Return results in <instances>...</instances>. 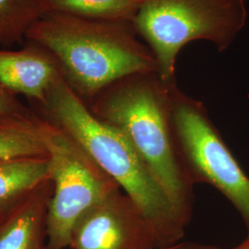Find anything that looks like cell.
Instances as JSON below:
<instances>
[{"instance_id": "4", "label": "cell", "mask_w": 249, "mask_h": 249, "mask_svg": "<svg viewBox=\"0 0 249 249\" xmlns=\"http://www.w3.org/2000/svg\"><path fill=\"white\" fill-rule=\"evenodd\" d=\"M246 18L244 0H142L132 24L153 53L160 80L174 84L176 61L183 46L205 40L223 51Z\"/></svg>"}, {"instance_id": "6", "label": "cell", "mask_w": 249, "mask_h": 249, "mask_svg": "<svg viewBox=\"0 0 249 249\" xmlns=\"http://www.w3.org/2000/svg\"><path fill=\"white\" fill-rule=\"evenodd\" d=\"M172 124L185 167L196 183H206L225 196L240 214L249 235V177L241 168L202 103L174 86Z\"/></svg>"}, {"instance_id": "2", "label": "cell", "mask_w": 249, "mask_h": 249, "mask_svg": "<svg viewBox=\"0 0 249 249\" xmlns=\"http://www.w3.org/2000/svg\"><path fill=\"white\" fill-rule=\"evenodd\" d=\"M36 114L70 135L129 196L151 225L157 248L179 243L187 226L151 170L123 134L94 116L62 76Z\"/></svg>"}, {"instance_id": "1", "label": "cell", "mask_w": 249, "mask_h": 249, "mask_svg": "<svg viewBox=\"0 0 249 249\" xmlns=\"http://www.w3.org/2000/svg\"><path fill=\"white\" fill-rule=\"evenodd\" d=\"M176 85L163 82L158 72L133 74L105 88L87 106L126 138L187 226L195 183L181 158L172 124L171 92Z\"/></svg>"}, {"instance_id": "10", "label": "cell", "mask_w": 249, "mask_h": 249, "mask_svg": "<svg viewBox=\"0 0 249 249\" xmlns=\"http://www.w3.org/2000/svg\"><path fill=\"white\" fill-rule=\"evenodd\" d=\"M50 178L48 156L0 161V219Z\"/></svg>"}, {"instance_id": "9", "label": "cell", "mask_w": 249, "mask_h": 249, "mask_svg": "<svg viewBox=\"0 0 249 249\" xmlns=\"http://www.w3.org/2000/svg\"><path fill=\"white\" fill-rule=\"evenodd\" d=\"M52 194L49 178L0 219V249H46V219Z\"/></svg>"}, {"instance_id": "15", "label": "cell", "mask_w": 249, "mask_h": 249, "mask_svg": "<svg viewBox=\"0 0 249 249\" xmlns=\"http://www.w3.org/2000/svg\"><path fill=\"white\" fill-rule=\"evenodd\" d=\"M155 249H221L212 245H205L199 244L195 242H179L178 244L163 247V248H157Z\"/></svg>"}, {"instance_id": "14", "label": "cell", "mask_w": 249, "mask_h": 249, "mask_svg": "<svg viewBox=\"0 0 249 249\" xmlns=\"http://www.w3.org/2000/svg\"><path fill=\"white\" fill-rule=\"evenodd\" d=\"M35 114L32 107L23 105L15 94L0 85V117L31 116Z\"/></svg>"}, {"instance_id": "7", "label": "cell", "mask_w": 249, "mask_h": 249, "mask_svg": "<svg viewBox=\"0 0 249 249\" xmlns=\"http://www.w3.org/2000/svg\"><path fill=\"white\" fill-rule=\"evenodd\" d=\"M70 249H155L157 244L151 225L137 205L118 189L77 220Z\"/></svg>"}, {"instance_id": "5", "label": "cell", "mask_w": 249, "mask_h": 249, "mask_svg": "<svg viewBox=\"0 0 249 249\" xmlns=\"http://www.w3.org/2000/svg\"><path fill=\"white\" fill-rule=\"evenodd\" d=\"M40 125L53 184L46 219V249H67L80 216L121 188L70 135L42 117Z\"/></svg>"}, {"instance_id": "12", "label": "cell", "mask_w": 249, "mask_h": 249, "mask_svg": "<svg viewBox=\"0 0 249 249\" xmlns=\"http://www.w3.org/2000/svg\"><path fill=\"white\" fill-rule=\"evenodd\" d=\"M142 0H44L45 13L132 22Z\"/></svg>"}, {"instance_id": "8", "label": "cell", "mask_w": 249, "mask_h": 249, "mask_svg": "<svg viewBox=\"0 0 249 249\" xmlns=\"http://www.w3.org/2000/svg\"><path fill=\"white\" fill-rule=\"evenodd\" d=\"M61 76L56 60L41 45L28 42L16 51L0 48V85L16 96H25L32 106L44 104Z\"/></svg>"}, {"instance_id": "13", "label": "cell", "mask_w": 249, "mask_h": 249, "mask_svg": "<svg viewBox=\"0 0 249 249\" xmlns=\"http://www.w3.org/2000/svg\"><path fill=\"white\" fill-rule=\"evenodd\" d=\"M45 14L44 0H0V46L26 39L31 27Z\"/></svg>"}, {"instance_id": "3", "label": "cell", "mask_w": 249, "mask_h": 249, "mask_svg": "<svg viewBox=\"0 0 249 249\" xmlns=\"http://www.w3.org/2000/svg\"><path fill=\"white\" fill-rule=\"evenodd\" d=\"M137 35L129 21L45 13L31 27L26 40L53 55L66 83L88 105L117 80L138 73L158 72L150 47Z\"/></svg>"}, {"instance_id": "16", "label": "cell", "mask_w": 249, "mask_h": 249, "mask_svg": "<svg viewBox=\"0 0 249 249\" xmlns=\"http://www.w3.org/2000/svg\"><path fill=\"white\" fill-rule=\"evenodd\" d=\"M231 249H249V237L244 241L243 243H241L239 246H237V247Z\"/></svg>"}, {"instance_id": "11", "label": "cell", "mask_w": 249, "mask_h": 249, "mask_svg": "<svg viewBox=\"0 0 249 249\" xmlns=\"http://www.w3.org/2000/svg\"><path fill=\"white\" fill-rule=\"evenodd\" d=\"M41 117H0V161L47 156L41 133Z\"/></svg>"}]
</instances>
